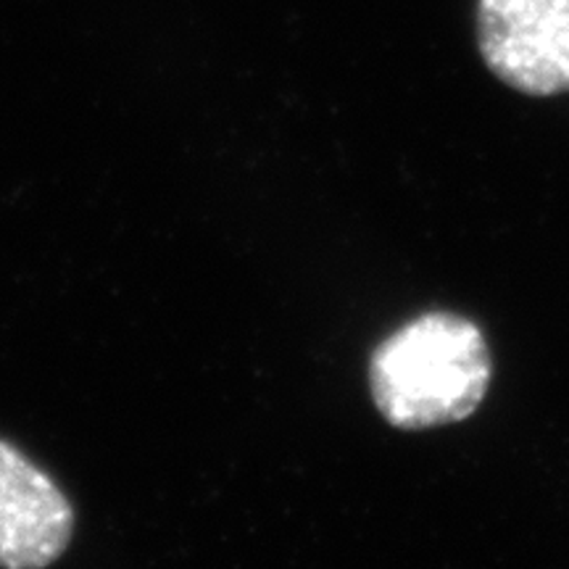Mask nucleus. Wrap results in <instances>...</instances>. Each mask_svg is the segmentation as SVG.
Returning a JSON list of instances; mask_svg holds the SVG:
<instances>
[{
	"instance_id": "nucleus-1",
	"label": "nucleus",
	"mask_w": 569,
	"mask_h": 569,
	"mask_svg": "<svg viewBox=\"0 0 569 569\" xmlns=\"http://www.w3.org/2000/svg\"><path fill=\"white\" fill-rule=\"evenodd\" d=\"M367 375L380 417L396 430L422 432L465 422L482 407L493 353L475 319L425 311L375 346Z\"/></svg>"
},
{
	"instance_id": "nucleus-2",
	"label": "nucleus",
	"mask_w": 569,
	"mask_h": 569,
	"mask_svg": "<svg viewBox=\"0 0 569 569\" xmlns=\"http://www.w3.org/2000/svg\"><path fill=\"white\" fill-rule=\"evenodd\" d=\"M475 32L507 88L530 98L569 92V0H478Z\"/></svg>"
},
{
	"instance_id": "nucleus-3",
	"label": "nucleus",
	"mask_w": 569,
	"mask_h": 569,
	"mask_svg": "<svg viewBox=\"0 0 569 569\" xmlns=\"http://www.w3.org/2000/svg\"><path fill=\"white\" fill-rule=\"evenodd\" d=\"M74 511L51 475L0 440V567L40 569L67 551Z\"/></svg>"
}]
</instances>
